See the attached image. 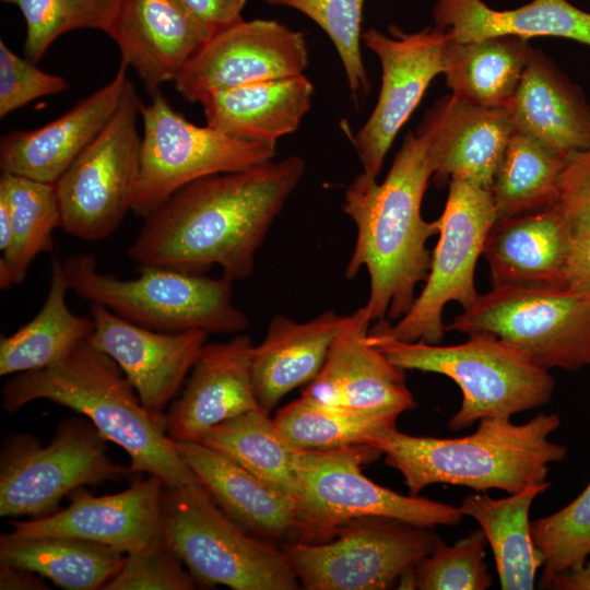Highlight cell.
<instances>
[{
  "label": "cell",
  "mask_w": 590,
  "mask_h": 590,
  "mask_svg": "<svg viewBox=\"0 0 590 590\" xmlns=\"http://www.w3.org/2000/svg\"><path fill=\"white\" fill-rule=\"evenodd\" d=\"M305 168V161L292 155L200 178L144 217L127 255L138 268L205 274L217 266L233 282L246 280Z\"/></svg>",
  "instance_id": "cell-1"
},
{
  "label": "cell",
  "mask_w": 590,
  "mask_h": 590,
  "mask_svg": "<svg viewBox=\"0 0 590 590\" xmlns=\"http://www.w3.org/2000/svg\"><path fill=\"white\" fill-rule=\"evenodd\" d=\"M433 174L425 139L409 131L381 182L362 172L345 191L343 210L357 233L345 275L352 279L366 268L365 307L373 321L403 317L428 275L427 241L438 235L439 219L426 221L422 201Z\"/></svg>",
  "instance_id": "cell-2"
},
{
  "label": "cell",
  "mask_w": 590,
  "mask_h": 590,
  "mask_svg": "<svg viewBox=\"0 0 590 590\" xmlns=\"http://www.w3.org/2000/svg\"><path fill=\"white\" fill-rule=\"evenodd\" d=\"M45 399L86 416L130 457L134 473H148L172 486L201 484L179 456L175 441L141 403L119 365L90 338L45 368L12 375L1 390L2 408L15 413Z\"/></svg>",
  "instance_id": "cell-3"
},
{
  "label": "cell",
  "mask_w": 590,
  "mask_h": 590,
  "mask_svg": "<svg viewBox=\"0 0 590 590\" xmlns=\"http://www.w3.org/2000/svg\"><path fill=\"white\" fill-rule=\"evenodd\" d=\"M559 425L556 413H538L523 424H514L510 417H486L463 437L413 436L394 427L366 445L381 451L385 463L401 473L413 496L440 483L515 494L546 483L550 463L566 458L567 447L548 440Z\"/></svg>",
  "instance_id": "cell-4"
},
{
  "label": "cell",
  "mask_w": 590,
  "mask_h": 590,
  "mask_svg": "<svg viewBox=\"0 0 590 590\" xmlns=\"http://www.w3.org/2000/svg\"><path fill=\"white\" fill-rule=\"evenodd\" d=\"M368 340L399 368L442 375L458 385L461 405L448 422L453 432L482 418L544 406L554 392L548 370L493 335L472 334L462 343L440 345L401 341L374 326Z\"/></svg>",
  "instance_id": "cell-5"
},
{
  "label": "cell",
  "mask_w": 590,
  "mask_h": 590,
  "mask_svg": "<svg viewBox=\"0 0 590 590\" xmlns=\"http://www.w3.org/2000/svg\"><path fill=\"white\" fill-rule=\"evenodd\" d=\"M62 266L70 291L76 296L148 329L228 334L249 324L246 314L232 299L233 281L224 275L211 278L141 267L139 276L123 280L99 272L90 252L71 255Z\"/></svg>",
  "instance_id": "cell-6"
},
{
  "label": "cell",
  "mask_w": 590,
  "mask_h": 590,
  "mask_svg": "<svg viewBox=\"0 0 590 590\" xmlns=\"http://www.w3.org/2000/svg\"><path fill=\"white\" fill-rule=\"evenodd\" d=\"M368 445L332 449H299L298 493L290 542L322 543L346 522L367 516L394 518L421 527H456L464 515L459 507L425 497L401 495L376 484L362 465L379 459Z\"/></svg>",
  "instance_id": "cell-7"
},
{
  "label": "cell",
  "mask_w": 590,
  "mask_h": 590,
  "mask_svg": "<svg viewBox=\"0 0 590 590\" xmlns=\"http://www.w3.org/2000/svg\"><path fill=\"white\" fill-rule=\"evenodd\" d=\"M163 529L198 585L233 590H296L300 586L284 551L244 531L202 484L164 485Z\"/></svg>",
  "instance_id": "cell-8"
},
{
  "label": "cell",
  "mask_w": 590,
  "mask_h": 590,
  "mask_svg": "<svg viewBox=\"0 0 590 590\" xmlns=\"http://www.w3.org/2000/svg\"><path fill=\"white\" fill-rule=\"evenodd\" d=\"M106 441L84 415L62 420L47 446L31 434L8 436L0 452V516L46 517L80 487L137 474L111 460Z\"/></svg>",
  "instance_id": "cell-9"
},
{
  "label": "cell",
  "mask_w": 590,
  "mask_h": 590,
  "mask_svg": "<svg viewBox=\"0 0 590 590\" xmlns=\"http://www.w3.org/2000/svg\"><path fill=\"white\" fill-rule=\"evenodd\" d=\"M446 331L496 337L548 371L590 367V299L567 287H492Z\"/></svg>",
  "instance_id": "cell-10"
},
{
  "label": "cell",
  "mask_w": 590,
  "mask_h": 590,
  "mask_svg": "<svg viewBox=\"0 0 590 590\" xmlns=\"http://www.w3.org/2000/svg\"><path fill=\"white\" fill-rule=\"evenodd\" d=\"M141 106L140 172L131 211L145 217L182 187L206 176L246 170L276 149L188 121L160 90Z\"/></svg>",
  "instance_id": "cell-11"
},
{
  "label": "cell",
  "mask_w": 590,
  "mask_h": 590,
  "mask_svg": "<svg viewBox=\"0 0 590 590\" xmlns=\"http://www.w3.org/2000/svg\"><path fill=\"white\" fill-rule=\"evenodd\" d=\"M439 219L438 241L424 286L411 308L376 328L406 342L440 344L446 334L442 314L447 304L469 309L479 298L474 283L477 260L497 221L491 190L462 179L449 181L446 205Z\"/></svg>",
  "instance_id": "cell-12"
},
{
  "label": "cell",
  "mask_w": 590,
  "mask_h": 590,
  "mask_svg": "<svg viewBox=\"0 0 590 590\" xmlns=\"http://www.w3.org/2000/svg\"><path fill=\"white\" fill-rule=\"evenodd\" d=\"M141 106L129 80L108 125L55 182L60 228L68 235L103 240L131 210L140 172Z\"/></svg>",
  "instance_id": "cell-13"
},
{
  "label": "cell",
  "mask_w": 590,
  "mask_h": 590,
  "mask_svg": "<svg viewBox=\"0 0 590 590\" xmlns=\"http://www.w3.org/2000/svg\"><path fill=\"white\" fill-rule=\"evenodd\" d=\"M434 528L367 516L346 522L322 543L283 545L300 586L307 590H385L428 555Z\"/></svg>",
  "instance_id": "cell-14"
},
{
  "label": "cell",
  "mask_w": 590,
  "mask_h": 590,
  "mask_svg": "<svg viewBox=\"0 0 590 590\" xmlns=\"http://www.w3.org/2000/svg\"><path fill=\"white\" fill-rule=\"evenodd\" d=\"M386 35L376 28L363 32L362 40L379 59L381 85L377 103L353 137L363 173L377 178L398 132L420 104L435 76L445 72L449 34L427 26L405 33L396 25Z\"/></svg>",
  "instance_id": "cell-15"
},
{
  "label": "cell",
  "mask_w": 590,
  "mask_h": 590,
  "mask_svg": "<svg viewBox=\"0 0 590 590\" xmlns=\"http://www.w3.org/2000/svg\"><path fill=\"white\" fill-rule=\"evenodd\" d=\"M308 66L305 34L274 20H240L213 35L176 78L189 102L237 86L303 74Z\"/></svg>",
  "instance_id": "cell-16"
},
{
  "label": "cell",
  "mask_w": 590,
  "mask_h": 590,
  "mask_svg": "<svg viewBox=\"0 0 590 590\" xmlns=\"http://www.w3.org/2000/svg\"><path fill=\"white\" fill-rule=\"evenodd\" d=\"M91 343L109 355L158 422L181 389L209 333L162 332L130 322L99 304H91ZM166 427V426H165Z\"/></svg>",
  "instance_id": "cell-17"
},
{
  "label": "cell",
  "mask_w": 590,
  "mask_h": 590,
  "mask_svg": "<svg viewBox=\"0 0 590 590\" xmlns=\"http://www.w3.org/2000/svg\"><path fill=\"white\" fill-rule=\"evenodd\" d=\"M155 475L135 480L126 491L94 496L80 487L67 508L30 520H13L16 538L64 536L105 544L122 553L142 550L164 538L163 492Z\"/></svg>",
  "instance_id": "cell-18"
},
{
  "label": "cell",
  "mask_w": 590,
  "mask_h": 590,
  "mask_svg": "<svg viewBox=\"0 0 590 590\" xmlns=\"http://www.w3.org/2000/svg\"><path fill=\"white\" fill-rule=\"evenodd\" d=\"M365 306L349 315L327 359L302 396L328 405L399 416L416 404L404 370L368 340Z\"/></svg>",
  "instance_id": "cell-19"
},
{
  "label": "cell",
  "mask_w": 590,
  "mask_h": 590,
  "mask_svg": "<svg viewBox=\"0 0 590 590\" xmlns=\"http://www.w3.org/2000/svg\"><path fill=\"white\" fill-rule=\"evenodd\" d=\"M515 131L505 107L476 106L450 94L426 111L416 133L426 141L433 181L462 179L491 190Z\"/></svg>",
  "instance_id": "cell-20"
},
{
  "label": "cell",
  "mask_w": 590,
  "mask_h": 590,
  "mask_svg": "<svg viewBox=\"0 0 590 590\" xmlns=\"http://www.w3.org/2000/svg\"><path fill=\"white\" fill-rule=\"evenodd\" d=\"M253 347L246 334L203 345L185 388L166 411L170 439L199 442L215 425L261 409L251 376Z\"/></svg>",
  "instance_id": "cell-21"
},
{
  "label": "cell",
  "mask_w": 590,
  "mask_h": 590,
  "mask_svg": "<svg viewBox=\"0 0 590 590\" xmlns=\"http://www.w3.org/2000/svg\"><path fill=\"white\" fill-rule=\"evenodd\" d=\"M105 33L151 93L175 81L212 35L181 0H119Z\"/></svg>",
  "instance_id": "cell-22"
},
{
  "label": "cell",
  "mask_w": 590,
  "mask_h": 590,
  "mask_svg": "<svg viewBox=\"0 0 590 590\" xmlns=\"http://www.w3.org/2000/svg\"><path fill=\"white\" fill-rule=\"evenodd\" d=\"M128 68L121 60L109 82L49 123L2 135L1 173L55 184L115 115L129 81Z\"/></svg>",
  "instance_id": "cell-23"
},
{
  "label": "cell",
  "mask_w": 590,
  "mask_h": 590,
  "mask_svg": "<svg viewBox=\"0 0 590 590\" xmlns=\"http://www.w3.org/2000/svg\"><path fill=\"white\" fill-rule=\"evenodd\" d=\"M571 236L555 205L497 220L482 253L492 287H565Z\"/></svg>",
  "instance_id": "cell-24"
},
{
  "label": "cell",
  "mask_w": 590,
  "mask_h": 590,
  "mask_svg": "<svg viewBox=\"0 0 590 590\" xmlns=\"http://www.w3.org/2000/svg\"><path fill=\"white\" fill-rule=\"evenodd\" d=\"M504 107L517 131L562 155L590 150V104L581 87L539 49Z\"/></svg>",
  "instance_id": "cell-25"
},
{
  "label": "cell",
  "mask_w": 590,
  "mask_h": 590,
  "mask_svg": "<svg viewBox=\"0 0 590 590\" xmlns=\"http://www.w3.org/2000/svg\"><path fill=\"white\" fill-rule=\"evenodd\" d=\"M175 446L214 503L244 531L273 544L291 539L294 497L201 442L175 441Z\"/></svg>",
  "instance_id": "cell-26"
},
{
  "label": "cell",
  "mask_w": 590,
  "mask_h": 590,
  "mask_svg": "<svg viewBox=\"0 0 590 590\" xmlns=\"http://www.w3.org/2000/svg\"><path fill=\"white\" fill-rule=\"evenodd\" d=\"M347 319L333 310L303 322L284 315L271 319L251 356L252 384L262 410L270 413L284 396L317 377Z\"/></svg>",
  "instance_id": "cell-27"
},
{
  "label": "cell",
  "mask_w": 590,
  "mask_h": 590,
  "mask_svg": "<svg viewBox=\"0 0 590 590\" xmlns=\"http://www.w3.org/2000/svg\"><path fill=\"white\" fill-rule=\"evenodd\" d=\"M312 82L299 75L266 80L213 94L201 102L206 125L269 146L299 127L311 107Z\"/></svg>",
  "instance_id": "cell-28"
},
{
  "label": "cell",
  "mask_w": 590,
  "mask_h": 590,
  "mask_svg": "<svg viewBox=\"0 0 590 590\" xmlns=\"http://www.w3.org/2000/svg\"><path fill=\"white\" fill-rule=\"evenodd\" d=\"M435 26L459 43L495 36H552L590 47V12L568 0H532L519 8L495 10L483 0H436Z\"/></svg>",
  "instance_id": "cell-29"
},
{
  "label": "cell",
  "mask_w": 590,
  "mask_h": 590,
  "mask_svg": "<svg viewBox=\"0 0 590 590\" xmlns=\"http://www.w3.org/2000/svg\"><path fill=\"white\" fill-rule=\"evenodd\" d=\"M551 486L530 485L504 498L485 492L465 496L460 510L476 520L489 544L503 590H531L543 556L531 535L529 511L534 498Z\"/></svg>",
  "instance_id": "cell-30"
},
{
  "label": "cell",
  "mask_w": 590,
  "mask_h": 590,
  "mask_svg": "<svg viewBox=\"0 0 590 590\" xmlns=\"http://www.w3.org/2000/svg\"><path fill=\"white\" fill-rule=\"evenodd\" d=\"M534 48L517 36L459 43L445 51L446 85L457 98L476 106L504 107L515 95Z\"/></svg>",
  "instance_id": "cell-31"
},
{
  "label": "cell",
  "mask_w": 590,
  "mask_h": 590,
  "mask_svg": "<svg viewBox=\"0 0 590 590\" xmlns=\"http://www.w3.org/2000/svg\"><path fill=\"white\" fill-rule=\"evenodd\" d=\"M70 291L62 261L51 262L49 290L40 310L13 334L0 340V375L45 368L68 355L94 330L91 316L74 315L67 304Z\"/></svg>",
  "instance_id": "cell-32"
},
{
  "label": "cell",
  "mask_w": 590,
  "mask_h": 590,
  "mask_svg": "<svg viewBox=\"0 0 590 590\" xmlns=\"http://www.w3.org/2000/svg\"><path fill=\"white\" fill-rule=\"evenodd\" d=\"M125 558L122 552L83 539L0 535V563L34 570L67 590H104Z\"/></svg>",
  "instance_id": "cell-33"
},
{
  "label": "cell",
  "mask_w": 590,
  "mask_h": 590,
  "mask_svg": "<svg viewBox=\"0 0 590 590\" xmlns=\"http://www.w3.org/2000/svg\"><path fill=\"white\" fill-rule=\"evenodd\" d=\"M199 442L296 498L299 449L283 437L267 411L257 409L228 418L212 427Z\"/></svg>",
  "instance_id": "cell-34"
},
{
  "label": "cell",
  "mask_w": 590,
  "mask_h": 590,
  "mask_svg": "<svg viewBox=\"0 0 590 590\" xmlns=\"http://www.w3.org/2000/svg\"><path fill=\"white\" fill-rule=\"evenodd\" d=\"M0 198L13 226L12 245L0 257V287L5 290L24 281L38 255L51 251L61 215L55 184L1 173Z\"/></svg>",
  "instance_id": "cell-35"
},
{
  "label": "cell",
  "mask_w": 590,
  "mask_h": 590,
  "mask_svg": "<svg viewBox=\"0 0 590 590\" xmlns=\"http://www.w3.org/2000/svg\"><path fill=\"white\" fill-rule=\"evenodd\" d=\"M566 156L516 130L491 188L497 220L553 206Z\"/></svg>",
  "instance_id": "cell-36"
},
{
  "label": "cell",
  "mask_w": 590,
  "mask_h": 590,
  "mask_svg": "<svg viewBox=\"0 0 590 590\" xmlns=\"http://www.w3.org/2000/svg\"><path fill=\"white\" fill-rule=\"evenodd\" d=\"M399 416L328 405L302 396L274 417L283 437L303 450L332 449L368 442L397 427Z\"/></svg>",
  "instance_id": "cell-37"
},
{
  "label": "cell",
  "mask_w": 590,
  "mask_h": 590,
  "mask_svg": "<svg viewBox=\"0 0 590 590\" xmlns=\"http://www.w3.org/2000/svg\"><path fill=\"white\" fill-rule=\"evenodd\" d=\"M530 529L543 556L539 585L548 589L557 574L580 568L590 556V483L564 508L531 521Z\"/></svg>",
  "instance_id": "cell-38"
},
{
  "label": "cell",
  "mask_w": 590,
  "mask_h": 590,
  "mask_svg": "<svg viewBox=\"0 0 590 590\" xmlns=\"http://www.w3.org/2000/svg\"><path fill=\"white\" fill-rule=\"evenodd\" d=\"M294 9L314 21L330 38L343 64L354 105L369 94L370 82L362 59V21L365 0H264Z\"/></svg>",
  "instance_id": "cell-39"
},
{
  "label": "cell",
  "mask_w": 590,
  "mask_h": 590,
  "mask_svg": "<svg viewBox=\"0 0 590 590\" xmlns=\"http://www.w3.org/2000/svg\"><path fill=\"white\" fill-rule=\"evenodd\" d=\"M26 23L25 57L39 61L61 35L82 28L106 32L119 0H2Z\"/></svg>",
  "instance_id": "cell-40"
},
{
  "label": "cell",
  "mask_w": 590,
  "mask_h": 590,
  "mask_svg": "<svg viewBox=\"0 0 590 590\" xmlns=\"http://www.w3.org/2000/svg\"><path fill=\"white\" fill-rule=\"evenodd\" d=\"M487 539L482 528L453 545L437 539L433 551L411 570L412 589L485 590L492 585L484 562Z\"/></svg>",
  "instance_id": "cell-41"
},
{
  "label": "cell",
  "mask_w": 590,
  "mask_h": 590,
  "mask_svg": "<svg viewBox=\"0 0 590 590\" xmlns=\"http://www.w3.org/2000/svg\"><path fill=\"white\" fill-rule=\"evenodd\" d=\"M165 538L128 553L104 590H193L197 581Z\"/></svg>",
  "instance_id": "cell-42"
},
{
  "label": "cell",
  "mask_w": 590,
  "mask_h": 590,
  "mask_svg": "<svg viewBox=\"0 0 590 590\" xmlns=\"http://www.w3.org/2000/svg\"><path fill=\"white\" fill-rule=\"evenodd\" d=\"M67 81L35 66L30 59L13 52L0 40V117L25 106L36 98L64 91Z\"/></svg>",
  "instance_id": "cell-43"
},
{
  "label": "cell",
  "mask_w": 590,
  "mask_h": 590,
  "mask_svg": "<svg viewBox=\"0 0 590 590\" xmlns=\"http://www.w3.org/2000/svg\"><path fill=\"white\" fill-rule=\"evenodd\" d=\"M554 205L571 228L590 225V150L566 156Z\"/></svg>",
  "instance_id": "cell-44"
},
{
  "label": "cell",
  "mask_w": 590,
  "mask_h": 590,
  "mask_svg": "<svg viewBox=\"0 0 590 590\" xmlns=\"http://www.w3.org/2000/svg\"><path fill=\"white\" fill-rule=\"evenodd\" d=\"M565 287L590 299V225L573 228Z\"/></svg>",
  "instance_id": "cell-45"
},
{
  "label": "cell",
  "mask_w": 590,
  "mask_h": 590,
  "mask_svg": "<svg viewBox=\"0 0 590 590\" xmlns=\"http://www.w3.org/2000/svg\"><path fill=\"white\" fill-rule=\"evenodd\" d=\"M185 7L212 33V35L243 20L247 0H181Z\"/></svg>",
  "instance_id": "cell-46"
},
{
  "label": "cell",
  "mask_w": 590,
  "mask_h": 590,
  "mask_svg": "<svg viewBox=\"0 0 590 590\" xmlns=\"http://www.w3.org/2000/svg\"><path fill=\"white\" fill-rule=\"evenodd\" d=\"M44 578L28 568L0 563L1 590H48Z\"/></svg>",
  "instance_id": "cell-47"
},
{
  "label": "cell",
  "mask_w": 590,
  "mask_h": 590,
  "mask_svg": "<svg viewBox=\"0 0 590 590\" xmlns=\"http://www.w3.org/2000/svg\"><path fill=\"white\" fill-rule=\"evenodd\" d=\"M548 589L554 590H590V560L580 568L557 574Z\"/></svg>",
  "instance_id": "cell-48"
},
{
  "label": "cell",
  "mask_w": 590,
  "mask_h": 590,
  "mask_svg": "<svg viewBox=\"0 0 590 590\" xmlns=\"http://www.w3.org/2000/svg\"><path fill=\"white\" fill-rule=\"evenodd\" d=\"M13 239V226L11 213L8 203L0 198V251L1 255L7 252Z\"/></svg>",
  "instance_id": "cell-49"
}]
</instances>
